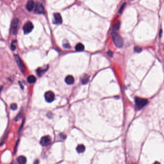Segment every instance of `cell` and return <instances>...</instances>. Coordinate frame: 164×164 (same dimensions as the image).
Returning <instances> with one entry per match:
<instances>
[{
    "mask_svg": "<svg viewBox=\"0 0 164 164\" xmlns=\"http://www.w3.org/2000/svg\"><path fill=\"white\" fill-rule=\"evenodd\" d=\"M112 38L114 43L118 48H121L124 44L123 40L120 35L116 31H113L112 33Z\"/></svg>",
    "mask_w": 164,
    "mask_h": 164,
    "instance_id": "cell-1",
    "label": "cell"
},
{
    "mask_svg": "<svg viewBox=\"0 0 164 164\" xmlns=\"http://www.w3.org/2000/svg\"><path fill=\"white\" fill-rule=\"evenodd\" d=\"M135 102L137 107L138 109H141L144 107L148 103V101L147 99L136 97L135 99Z\"/></svg>",
    "mask_w": 164,
    "mask_h": 164,
    "instance_id": "cell-2",
    "label": "cell"
},
{
    "mask_svg": "<svg viewBox=\"0 0 164 164\" xmlns=\"http://www.w3.org/2000/svg\"><path fill=\"white\" fill-rule=\"evenodd\" d=\"M34 28V26L33 24L30 22H26L23 26V31L25 34H29L32 31Z\"/></svg>",
    "mask_w": 164,
    "mask_h": 164,
    "instance_id": "cell-3",
    "label": "cell"
},
{
    "mask_svg": "<svg viewBox=\"0 0 164 164\" xmlns=\"http://www.w3.org/2000/svg\"><path fill=\"white\" fill-rule=\"evenodd\" d=\"M51 143V138L49 136H44L41 138L40 141L41 144L43 146H47Z\"/></svg>",
    "mask_w": 164,
    "mask_h": 164,
    "instance_id": "cell-4",
    "label": "cell"
},
{
    "mask_svg": "<svg viewBox=\"0 0 164 164\" xmlns=\"http://www.w3.org/2000/svg\"><path fill=\"white\" fill-rule=\"evenodd\" d=\"M44 97L46 102H51L55 99V95L52 92L48 91L45 93Z\"/></svg>",
    "mask_w": 164,
    "mask_h": 164,
    "instance_id": "cell-5",
    "label": "cell"
},
{
    "mask_svg": "<svg viewBox=\"0 0 164 164\" xmlns=\"http://www.w3.org/2000/svg\"><path fill=\"white\" fill-rule=\"evenodd\" d=\"M34 12L36 14H44L45 13L44 8L41 3L37 2L35 6Z\"/></svg>",
    "mask_w": 164,
    "mask_h": 164,
    "instance_id": "cell-6",
    "label": "cell"
},
{
    "mask_svg": "<svg viewBox=\"0 0 164 164\" xmlns=\"http://www.w3.org/2000/svg\"><path fill=\"white\" fill-rule=\"evenodd\" d=\"M18 23H19V20L17 18L14 19L13 21H12L11 29H12V34L14 35H16L17 33L18 26Z\"/></svg>",
    "mask_w": 164,
    "mask_h": 164,
    "instance_id": "cell-7",
    "label": "cell"
},
{
    "mask_svg": "<svg viewBox=\"0 0 164 164\" xmlns=\"http://www.w3.org/2000/svg\"><path fill=\"white\" fill-rule=\"evenodd\" d=\"M15 60L16 61V63L18 66L19 68H20L21 71L24 74L25 71V67L24 66V63H23L21 58L18 55H15Z\"/></svg>",
    "mask_w": 164,
    "mask_h": 164,
    "instance_id": "cell-8",
    "label": "cell"
},
{
    "mask_svg": "<svg viewBox=\"0 0 164 164\" xmlns=\"http://www.w3.org/2000/svg\"><path fill=\"white\" fill-rule=\"evenodd\" d=\"M53 17H54V24H61L62 23L63 20L62 17L61 15L58 13H54L53 14Z\"/></svg>",
    "mask_w": 164,
    "mask_h": 164,
    "instance_id": "cell-9",
    "label": "cell"
},
{
    "mask_svg": "<svg viewBox=\"0 0 164 164\" xmlns=\"http://www.w3.org/2000/svg\"><path fill=\"white\" fill-rule=\"evenodd\" d=\"M35 4L33 1H29L27 2L26 4V9L29 12H31L33 10L35 7Z\"/></svg>",
    "mask_w": 164,
    "mask_h": 164,
    "instance_id": "cell-10",
    "label": "cell"
},
{
    "mask_svg": "<svg viewBox=\"0 0 164 164\" xmlns=\"http://www.w3.org/2000/svg\"><path fill=\"white\" fill-rule=\"evenodd\" d=\"M74 78L71 75H68L65 78V82L68 85H72L74 83Z\"/></svg>",
    "mask_w": 164,
    "mask_h": 164,
    "instance_id": "cell-11",
    "label": "cell"
},
{
    "mask_svg": "<svg viewBox=\"0 0 164 164\" xmlns=\"http://www.w3.org/2000/svg\"><path fill=\"white\" fill-rule=\"evenodd\" d=\"M17 161L18 164H25L26 162V158L25 156L21 155L17 158Z\"/></svg>",
    "mask_w": 164,
    "mask_h": 164,
    "instance_id": "cell-12",
    "label": "cell"
},
{
    "mask_svg": "<svg viewBox=\"0 0 164 164\" xmlns=\"http://www.w3.org/2000/svg\"><path fill=\"white\" fill-rule=\"evenodd\" d=\"M76 150L78 153H82L85 151V147L83 144H79L77 147Z\"/></svg>",
    "mask_w": 164,
    "mask_h": 164,
    "instance_id": "cell-13",
    "label": "cell"
},
{
    "mask_svg": "<svg viewBox=\"0 0 164 164\" xmlns=\"http://www.w3.org/2000/svg\"><path fill=\"white\" fill-rule=\"evenodd\" d=\"M75 50L78 51H83L84 50V46L81 43H77L75 46Z\"/></svg>",
    "mask_w": 164,
    "mask_h": 164,
    "instance_id": "cell-14",
    "label": "cell"
},
{
    "mask_svg": "<svg viewBox=\"0 0 164 164\" xmlns=\"http://www.w3.org/2000/svg\"><path fill=\"white\" fill-rule=\"evenodd\" d=\"M27 81L29 83H34L36 81V78L33 75H30L27 78Z\"/></svg>",
    "mask_w": 164,
    "mask_h": 164,
    "instance_id": "cell-15",
    "label": "cell"
},
{
    "mask_svg": "<svg viewBox=\"0 0 164 164\" xmlns=\"http://www.w3.org/2000/svg\"><path fill=\"white\" fill-rule=\"evenodd\" d=\"M89 80V76H87V75H85L84 77H82V78L81 82H82V84H85L88 82Z\"/></svg>",
    "mask_w": 164,
    "mask_h": 164,
    "instance_id": "cell-16",
    "label": "cell"
},
{
    "mask_svg": "<svg viewBox=\"0 0 164 164\" xmlns=\"http://www.w3.org/2000/svg\"><path fill=\"white\" fill-rule=\"evenodd\" d=\"M120 21H118L113 27V31H118V30L120 28Z\"/></svg>",
    "mask_w": 164,
    "mask_h": 164,
    "instance_id": "cell-17",
    "label": "cell"
},
{
    "mask_svg": "<svg viewBox=\"0 0 164 164\" xmlns=\"http://www.w3.org/2000/svg\"><path fill=\"white\" fill-rule=\"evenodd\" d=\"M17 108V104L16 103H13L10 105V108L13 110H16Z\"/></svg>",
    "mask_w": 164,
    "mask_h": 164,
    "instance_id": "cell-18",
    "label": "cell"
},
{
    "mask_svg": "<svg viewBox=\"0 0 164 164\" xmlns=\"http://www.w3.org/2000/svg\"><path fill=\"white\" fill-rule=\"evenodd\" d=\"M15 42H16V41H12V42L11 43V49H12V50L13 51L15 50V49H16V46H15V45L14 44L15 43Z\"/></svg>",
    "mask_w": 164,
    "mask_h": 164,
    "instance_id": "cell-19",
    "label": "cell"
},
{
    "mask_svg": "<svg viewBox=\"0 0 164 164\" xmlns=\"http://www.w3.org/2000/svg\"><path fill=\"white\" fill-rule=\"evenodd\" d=\"M134 50L136 52H141L142 51V48L141 47H140L139 46H136V47H135L134 48Z\"/></svg>",
    "mask_w": 164,
    "mask_h": 164,
    "instance_id": "cell-20",
    "label": "cell"
},
{
    "mask_svg": "<svg viewBox=\"0 0 164 164\" xmlns=\"http://www.w3.org/2000/svg\"><path fill=\"white\" fill-rule=\"evenodd\" d=\"M126 3H124L123 5L121 6V7H120V9H119V14H121V13H122V12L123 9H124L125 6L126 5Z\"/></svg>",
    "mask_w": 164,
    "mask_h": 164,
    "instance_id": "cell-21",
    "label": "cell"
},
{
    "mask_svg": "<svg viewBox=\"0 0 164 164\" xmlns=\"http://www.w3.org/2000/svg\"><path fill=\"white\" fill-rule=\"evenodd\" d=\"M107 54H108V56H109V57H112L113 56V53L112 51H109L107 52Z\"/></svg>",
    "mask_w": 164,
    "mask_h": 164,
    "instance_id": "cell-22",
    "label": "cell"
},
{
    "mask_svg": "<svg viewBox=\"0 0 164 164\" xmlns=\"http://www.w3.org/2000/svg\"><path fill=\"white\" fill-rule=\"evenodd\" d=\"M63 46H64V48H67V49H69V48H70V45H69V44H68V43H65V44H64V45H63Z\"/></svg>",
    "mask_w": 164,
    "mask_h": 164,
    "instance_id": "cell-23",
    "label": "cell"
},
{
    "mask_svg": "<svg viewBox=\"0 0 164 164\" xmlns=\"http://www.w3.org/2000/svg\"><path fill=\"white\" fill-rule=\"evenodd\" d=\"M39 161H38L37 160H36L34 162V164H39Z\"/></svg>",
    "mask_w": 164,
    "mask_h": 164,
    "instance_id": "cell-24",
    "label": "cell"
},
{
    "mask_svg": "<svg viewBox=\"0 0 164 164\" xmlns=\"http://www.w3.org/2000/svg\"><path fill=\"white\" fill-rule=\"evenodd\" d=\"M154 164H161L158 162H155Z\"/></svg>",
    "mask_w": 164,
    "mask_h": 164,
    "instance_id": "cell-25",
    "label": "cell"
}]
</instances>
